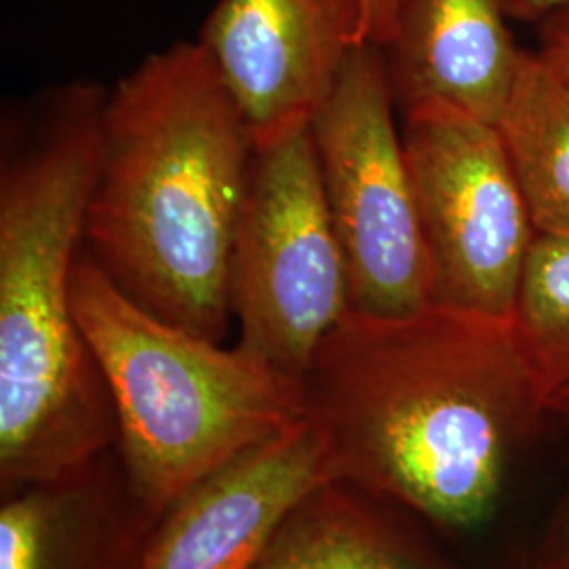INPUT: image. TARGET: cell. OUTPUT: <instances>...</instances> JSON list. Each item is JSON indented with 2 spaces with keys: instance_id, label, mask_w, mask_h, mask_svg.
I'll return each instance as SVG.
<instances>
[{
  "instance_id": "obj_8",
  "label": "cell",
  "mask_w": 569,
  "mask_h": 569,
  "mask_svg": "<svg viewBox=\"0 0 569 569\" xmlns=\"http://www.w3.org/2000/svg\"><path fill=\"white\" fill-rule=\"evenodd\" d=\"M197 41L256 146L305 129L363 44L361 0H218Z\"/></svg>"
},
{
  "instance_id": "obj_11",
  "label": "cell",
  "mask_w": 569,
  "mask_h": 569,
  "mask_svg": "<svg viewBox=\"0 0 569 569\" xmlns=\"http://www.w3.org/2000/svg\"><path fill=\"white\" fill-rule=\"evenodd\" d=\"M102 468L2 496L0 569L140 568L159 517Z\"/></svg>"
},
{
  "instance_id": "obj_5",
  "label": "cell",
  "mask_w": 569,
  "mask_h": 569,
  "mask_svg": "<svg viewBox=\"0 0 569 569\" xmlns=\"http://www.w3.org/2000/svg\"><path fill=\"white\" fill-rule=\"evenodd\" d=\"M239 346L293 380L350 312L310 124L256 146L230 258Z\"/></svg>"
},
{
  "instance_id": "obj_18",
  "label": "cell",
  "mask_w": 569,
  "mask_h": 569,
  "mask_svg": "<svg viewBox=\"0 0 569 569\" xmlns=\"http://www.w3.org/2000/svg\"><path fill=\"white\" fill-rule=\"evenodd\" d=\"M561 4H569V0H507V13L515 20L536 23Z\"/></svg>"
},
{
  "instance_id": "obj_17",
  "label": "cell",
  "mask_w": 569,
  "mask_h": 569,
  "mask_svg": "<svg viewBox=\"0 0 569 569\" xmlns=\"http://www.w3.org/2000/svg\"><path fill=\"white\" fill-rule=\"evenodd\" d=\"M406 0H361L363 42L385 49L397 28Z\"/></svg>"
},
{
  "instance_id": "obj_7",
  "label": "cell",
  "mask_w": 569,
  "mask_h": 569,
  "mask_svg": "<svg viewBox=\"0 0 569 569\" xmlns=\"http://www.w3.org/2000/svg\"><path fill=\"white\" fill-rule=\"evenodd\" d=\"M401 114L432 305L512 319L536 228L498 127L446 103Z\"/></svg>"
},
{
  "instance_id": "obj_6",
  "label": "cell",
  "mask_w": 569,
  "mask_h": 569,
  "mask_svg": "<svg viewBox=\"0 0 569 569\" xmlns=\"http://www.w3.org/2000/svg\"><path fill=\"white\" fill-rule=\"evenodd\" d=\"M397 103L380 47L363 42L310 121L327 207L345 253L350 312L432 306V277Z\"/></svg>"
},
{
  "instance_id": "obj_9",
  "label": "cell",
  "mask_w": 569,
  "mask_h": 569,
  "mask_svg": "<svg viewBox=\"0 0 569 569\" xmlns=\"http://www.w3.org/2000/svg\"><path fill=\"white\" fill-rule=\"evenodd\" d=\"M329 481L323 439L305 418L164 510L138 569H249L284 517Z\"/></svg>"
},
{
  "instance_id": "obj_14",
  "label": "cell",
  "mask_w": 569,
  "mask_h": 569,
  "mask_svg": "<svg viewBox=\"0 0 569 569\" xmlns=\"http://www.w3.org/2000/svg\"><path fill=\"white\" fill-rule=\"evenodd\" d=\"M512 319L550 403L569 387V237L536 232Z\"/></svg>"
},
{
  "instance_id": "obj_16",
  "label": "cell",
  "mask_w": 569,
  "mask_h": 569,
  "mask_svg": "<svg viewBox=\"0 0 569 569\" xmlns=\"http://www.w3.org/2000/svg\"><path fill=\"white\" fill-rule=\"evenodd\" d=\"M549 413L552 418H559L569 428V387L559 390L550 399ZM538 569H569V498L549 538V547Z\"/></svg>"
},
{
  "instance_id": "obj_2",
  "label": "cell",
  "mask_w": 569,
  "mask_h": 569,
  "mask_svg": "<svg viewBox=\"0 0 569 569\" xmlns=\"http://www.w3.org/2000/svg\"><path fill=\"white\" fill-rule=\"evenodd\" d=\"M106 93L42 91L2 122L0 152V486L60 481L117 446L100 363L72 308Z\"/></svg>"
},
{
  "instance_id": "obj_10",
  "label": "cell",
  "mask_w": 569,
  "mask_h": 569,
  "mask_svg": "<svg viewBox=\"0 0 569 569\" xmlns=\"http://www.w3.org/2000/svg\"><path fill=\"white\" fill-rule=\"evenodd\" d=\"M507 18V0H406L382 49L397 110L446 103L498 124L526 53Z\"/></svg>"
},
{
  "instance_id": "obj_12",
  "label": "cell",
  "mask_w": 569,
  "mask_h": 569,
  "mask_svg": "<svg viewBox=\"0 0 569 569\" xmlns=\"http://www.w3.org/2000/svg\"><path fill=\"white\" fill-rule=\"evenodd\" d=\"M371 500L345 481L315 489L249 569H449Z\"/></svg>"
},
{
  "instance_id": "obj_13",
  "label": "cell",
  "mask_w": 569,
  "mask_h": 569,
  "mask_svg": "<svg viewBox=\"0 0 569 569\" xmlns=\"http://www.w3.org/2000/svg\"><path fill=\"white\" fill-rule=\"evenodd\" d=\"M538 234L569 237V84L526 51L498 121Z\"/></svg>"
},
{
  "instance_id": "obj_1",
  "label": "cell",
  "mask_w": 569,
  "mask_h": 569,
  "mask_svg": "<svg viewBox=\"0 0 569 569\" xmlns=\"http://www.w3.org/2000/svg\"><path fill=\"white\" fill-rule=\"evenodd\" d=\"M300 387L336 481L453 531L488 521L517 449L550 418L515 319L449 306L348 312Z\"/></svg>"
},
{
  "instance_id": "obj_3",
  "label": "cell",
  "mask_w": 569,
  "mask_h": 569,
  "mask_svg": "<svg viewBox=\"0 0 569 569\" xmlns=\"http://www.w3.org/2000/svg\"><path fill=\"white\" fill-rule=\"evenodd\" d=\"M253 152L201 42L148 56L106 93L84 253L146 312L222 342Z\"/></svg>"
},
{
  "instance_id": "obj_4",
  "label": "cell",
  "mask_w": 569,
  "mask_h": 569,
  "mask_svg": "<svg viewBox=\"0 0 569 569\" xmlns=\"http://www.w3.org/2000/svg\"><path fill=\"white\" fill-rule=\"evenodd\" d=\"M72 308L112 395L129 488L159 519L204 477L305 420L298 380L146 312L84 247Z\"/></svg>"
},
{
  "instance_id": "obj_15",
  "label": "cell",
  "mask_w": 569,
  "mask_h": 569,
  "mask_svg": "<svg viewBox=\"0 0 569 569\" xmlns=\"http://www.w3.org/2000/svg\"><path fill=\"white\" fill-rule=\"evenodd\" d=\"M536 53L569 84V4H561L536 21Z\"/></svg>"
}]
</instances>
